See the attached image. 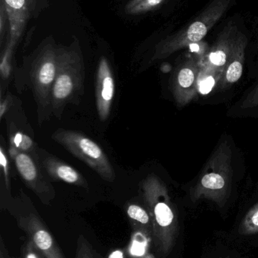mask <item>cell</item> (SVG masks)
Wrapping results in <instances>:
<instances>
[{
	"mask_svg": "<svg viewBox=\"0 0 258 258\" xmlns=\"http://www.w3.org/2000/svg\"><path fill=\"white\" fill-rule=\"evenodd\" d=\"M84 91V63L75 45L58 47V67L51 92V110L60 118L68 104H78Z\"/></svg>",
	"mask_w": 258,
	"mask_h": 258,
	"instance_id": "obj_1",
	"label": "cell"
},
{
	"mask_svg": "<svg viewBox=\"0 0 258 258\" xmlns=\"http://www.w3.org/2000/svg\"><path fill=\"white\" fill-rule=\"evenodd\" d=\"M232 150L227 141L221 143L208 162L198 183L192 188V201L210 200L224 207L231 191Z\"/></svg>",
	"mask_w": 258,
	"mask_h": 258,
	"instance_id": "obj_2",
	"label": "cell"
},
{
	"mask_svg": "<svg viewBox=\"0 0 258 258\" xmlns=\"http://www.w3.org/2000/svg\"><path fill=\"white\" fill-rule=\"evenodd\" d=\"M231 0H213L203 12L177 33L162 39L154 47L151 61L167 58L174 53L202 40L224 16Z\"/></svg>",
	"mask_w": 258,
	"mask_h": 258,
	"instance_id": "obj_3",
	"label": "cell"
},
{
	"mask_svg": "<svg viewBox=\"0 0 258 258\" xmlns=\"http://www.w3.org/2000/svg\"><path fill=\"white\" fill-rule=\"evenodd\" d=\"M58 67V47L45 42L30 67V86L37 105L39 123L46 119L51 110V92Z\"/></svg>",
	"mask_w": 258,
	"mask_h": 258,
	"instance_id": "obj_4",
	"label": "cell"
},
{
	"mask_svg": "<svg viewBox=\"0 0 258 258\" xmlns=\"http://www.w3.org/2000/svg\"><path fill=\"white\" fill-rule=\"evenodd\" d=\"M51 138L77 159L95 171L103 180L113 182L115 172L102 149L80 132L59 129Z\"/></svg>",
	"mask_w": 258,
	"mask_h": 258,
	"instance_id": "obj_5",
	"label": "cell"
},
{
	"mask_svg": "<svg viewBox=\"0 0 258 258\" xmlns=\"http://www.w3.org/2000/svg\"><path fill=\"white\" fill-rule=\"evenodd\" d=\"M143 189L152 205L156 223L164 232H166L171 245L177 226V217L171 206L167 188L157 176L150 174L144 180Z\"/></svg>",
	"mask_w": 258,
	"mask_h": 258,
	"instance_id": "obj_6",
	"label": "cell"
},
{
	"mask_svg": "<svg viewBox=\"0 0 258 258\" xmlns=\"http://www.w3.org/2000/svg\"><path fill=\"white\" fill-rule=\"evenodd\" d=\"M200 60L191 57L180 65L173 76L171 89L179 107L189 104L198 94Z\"/></svg>",
	"mask_w": 258,
	"mask_h": 258,
	"instance_id": "obj_7",
	"label": "cell"
},
{
	"mask_svg": "<svg viewBox=\"0 0 258 258\" xmlns=\"http://www.w3.org/2000/svg\"><path fill=\"white\" fill-rule=\"evenodd\" d=\"M115 92V79L110 63L108 59L102 56L98 62L95 83L97 112L101 122L107 120L110 116Z\"/></svg>",
	"mask_w": 258,
	"mask_h": 258,
	"instance_id": "obj_8",
	"label": "cell"
},
{
	"mask_svg": "<svg viewBox=\"0 0 258 258\" xmlns=\"http://www.w3.org/2000/svg\"><path fill=\"white\" fill-rule=\"evenodd\" d=\"M238 32L236 26L228 24L219 35L209 52L199 60L200 64L224 72Z\"/></svg>",
	"mask_w": 258,
	"mask_h": 258,
	"instance_id": "obj_9",
	"label": "cell"
},
{
	"mask_svg": "<svg viewBox=\"0 0 258 258\" xmlns=\"http://www.w3.org/2000/svg\"><path fill=\"white\" fill-rule=\"evenodd\" d=\"M248 39L242 32H238L235 37L230 57L226 64L224 75L218 83L219 90H226L237 83L243 74L245 49Z\"/></svg>",
	"mask_w": 258,
	"mask_h": 258,
	"instance_id": "obj_10",
	"label": "cell"
},
{
	"mask_svg": "<svg viewBox=\"0 0 258 258\" xmlns=\"http://www.w3.org/2000/svg\"><path fill=\"white\" fill-rule=\"evenodd\" d=\"M9 154L15 162V166L26 184L33 190L48 189V183L39 170V160L34 159L28 153L18 151L12 147H9Z\"/></svg>",
	"mask_w": 258,
	"mask_h": 258,
	"instance_id": "obj_11",
	"label": "cell"
},
{
	"mask_svg": "<svg viewBox=\"0 0 258 258\" xmlns=\"http://www.w3.org/2000/svg\"><path fill=\"white\" fill-rule=\"evenodd\" d=\"M42 167L48 176L55 180H62L76 186H87L86 178L71 165L53 156H44L40 159Z\"/></svg>",
	"mask_w": 258,
	"mask_h": 258,
	"instance_id": "obj_12",
	"label": "cell"
},
{
	"mask_svg": "<svg viewBox=\"0 0 258 258\" xmlns=\"http://www.w3.org/2000/svg\"><path fill=\"white\" fill-rule=\"evenodd\" d=\"M9 16V35L8 39L18 43L30 18L31 12L27 0H3Z\"/></svg>",
	"mask_w": 258,
	"mask_h": 258,
	"instance_id": "obj_13",
	"label": "cell"
},
{
	"mask_svg": "<svg viewBox=\"0 0 258 258\" xmlns=\"http://www.w3.org/2000/svg\"><path fill=\"white\" fill-rule=\"evenodd\" d=\"M223 75L222 71L201 65L198 80V93L204 95L210 93L214 88L218 87Z\"/></svg>",
	"mask_w": 258,
	"mask_h": 258,
	"instance_id": "obj_14",
	"label": "cell"
},
{
	"mask_svg": "<svg viewBox=\"0 0 258 258\" xmlns=\"http://www.w3.org/2000/svg\"><path fill=\"white\" fill-rule=\"evenodd\" d=\"M9 144L10 147L18 150V151L28 153L34 159L39 160V155L36 153V144L30 136L19 132L12 131L9 134Z\"/></svg>",
	"mask_w": 258,
	"mask_h": 258,
	"instance_id": "obj_15",
	"label": "cell"
},
{
	"mask_svg": "<svg viewBox=\"0 0 258 258\" xmlns=\"http://www.w3.org/2000/svg\"><path fill=\"white\" fill-rule=\"evenodd\" d=\"M166 0H130L126 5L124 12L129 15H139L156 10Z\"/></svg>",
	"mask_w": 258,
	"mask_h": 258,
	"instance_id": "obj_16",
	"label": "cell"
},
{
	"mask_svg": "<svg viewBox=\"0 0 258 258\" xmlns=\"http://www.w3.org/2000/svg\"><path fill=\"white\" fill-rule=\"evenodd\" d=\"M15 46L16 44L7 39L6 46L2 50L0 74H1L2 80L4 81L8 80L12 72V57H13Z\"/></svg>",
	"mask_w": 258,
	"mask_h": 258,
	"instance_id": "obj_17",
	"label": "cell"
},
{
	"mask_svg": "<svg viewBox=\"0 0 258 258\" xmlns=\"http://www.w3.org/2000/svg\"><path fill=\"white\" fill-rule=\"evenodd\" d=\"M239 233L245 236L258 233V203L244 217L239 226Z\"/></svg>",
	"mask_w": 258,
	"mask_h": 258,
	"instance_id": "obj_18",
	"label": "cell"
},
{
	"mask_svg": "<svg viewBox=\"0 0 258 258\" xmlns=\"http://www.w3.org/2000/svg\"><path fill=\"white\" fill-rule=\"evenodd\" d=\"M8 28L10 30L9 16L6 12L4 2L3 0H0V47H1V50L3 49L5 36L7 33Z\"/></svg>",
	"mask_w": 258,
	"mask_h": 258,
	"instance_id": "obj_19",
	"label": "cell"
},
{
	"mask_svg": "<svg viewBox=\"0 0 258 258\" xmlns=\"http://www.w3.org/2000/svg\"><path fill=\"white\" fill-rule=\"evenodd\" d=\"M127 213L132 219L136 220L142 224H147L149 221V217L147 212L143 209L136 206V205L129 206Z\"/></svg>",
	"mask_w": 258,
	"mask_h": 258,
	"instance_id": "obj_20",
	"label": "cell"
},
{
	"mask_svg": "<svg viewBox=\"0 0 258 258\" xmlns=\"http://www.w3.org/2000/svg\"><path fill=\"white\" fill-rule=\"evenodd\" d=\"M35 243L42 250H47L51 248L53 239L47 232L39 230L34 235Z\"/></svg>",
	"mask_w": 258,
	"mask_h": 258,
	"instance_id": "obj_21",
	"label": "cell"
},
{
	"mask_svg": "<svg viewBox=\"0 0 258 258\" xmlns=\"http://www.w3.org/2000/svg\"><path fill=\"white\" fill-rule=\"evenodd\" d=\"M146 245V239L143 236H141V234H138L132 245L130 252L133 255L142 256L145 254Z\"/></svg>",
	"mask_w": 258,
	"mask_h": 258,
	"instance_id": "obj_22",
	"label": "cell"
},
{
	"mask_svg": "<svg viewBox=\"0 0 258 258\" xmlns=\"http://www.w3.org/2000/svg\"><path fill=\"white\" fill-rule=\"evenodd\" d=\"M258 106V86H256L243 100L241 107L243 109L254 108Z\"/></svg>",
	"mask_w": 258,
	"mask_h": 258,
	"instance_id": "obj_23",
	"label": "cell"
},
{
	"mask_svg": "<svg viewBox=\"0 0 258 258\" xmlns=\"http://www.w3.org/2000/svg\"><path fill=\"white\" fill-rule=\"evenodd\" d=\"M0 164H1L2 174L4 177L5 182L8 186H9V165L7 156L5 153L3 147H0Z\"/></svg>",
	"mask_w": 258,
	"mask_h": 258,
	"instance_id": "obj_24",
	"label": "cell"
},
{
	"mask_svg": "<svg viewBox=\"0 0 258 258\" xmlns=\"http://www.w3.org/2000/svg\"><path fill=\"white\" fill-rule=\"evenodd\" d=\"M11 99L9 96L6 97L5 99H1V104H0V117L3 119L4 117V115L6 114V112L9 110V107L11 106Z\"/></svg>",
	"mask_w": 258,
	"mask_h": 258,
	"instance_id": "obj_25",
	"label": "cell"
},
{
	"mask_svg": "<svg viewBox=\"0 0 258 258\" xmlns=\"http://www.w3.org/2000/svg\"><path fill=\"white\" fill-rule=\"evenodd\" d=\"M27 4H28L29 9L30 12L33 13L36 10V4H37V0H27Z\"/></svg>",
	"mask_w": 258,
	"mask_h": 258,
	"instance_id": "obj_26",
	"label": "cell"
},
{
	"mask_svg": "<svg viewBox=\"0 0 258 258\" xmlns=\"http://www.w3.org/2000/svg\"><path fill=\"white\" fill-rule=\"evenodd\" d=\"M109 258H123V253L121 251H116L111 254Z\"/></svg>",
	"mask_w": 258,
	"mask_h": 258,
	"instance_id": "obj_27",
	"label": "cell"
},
{
	"mask_svg": "<svg viewBox=\"0 0 258 258\" xmlns=\"http://www.w3.org/2000/svg\"><path fill=\"white\" fill-rule=\"evenodd\" d=\"M27 258H37L36 257V256L34 255L33 254H30L28 256H27Z\"/></svg>",
	"mask_w": 258,
	"mask_h": 258,
	"instance_id": "obj_28",
	"label": "cell"
}]
</instances>
